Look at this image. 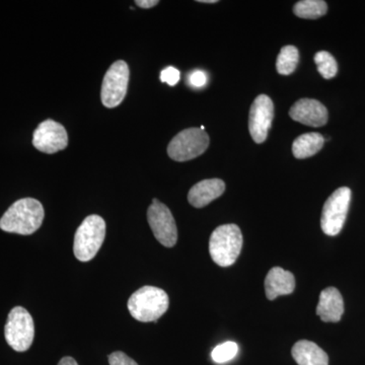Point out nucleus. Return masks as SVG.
<instances>
[{
	"label": "nucleus",
	"instance_id": "1",
	"mask_svg": "<svg viewBox=\"0 0 365 365\" xmlns=\"http://www.w3.org/2000/svg\"><path fill=\"white\" fill-rule=\"evenodd\" d=\"M44 216V208L37 199H20L2 216L0 228L11 234L32 235L42 225Z\"/></svg>",
	"mask_w": 365,
	"mask_h": 365
},
{
	"label": "nucleus",
	"instance_id": "2",
	"mask_svg": "<svg viewBox=\"0 0 365 365\" xmlns=\"http://www.w3.org/2000/svg\"><path fill=\"white\" fill-rule=\"evenodd\" d=\"M167 292L155 287H143L131 295L128 309L131 316L143 323L157 322L169 309Z\"/></svg>",
	"mask_w": 365,
	"mask_h": 365
},
{
	"label": "nucleus",
	"instance_id": "3",
	"mask_svg": "<svg viewBox=\"0 0 365 365\" xmlns=\"http://www.w3.org/2000/svg\"><path fill=\"white\" fill-rule=\"evenodd\" d=\"M242 235L237 225H223L216 228L209 240V253L220 267H230L239 258Z\"/></svg>",
	"mask_w": 365,
	"mask_h": 365
},
{
	"label": "nucleus",
	"instance_id": "4",
	"mask_svg": "<svg viewBox=\"0 0 365 365\" xmlns=\"http://www.w3.org/2000/svg\"><path fill=\"white\" fill-rule=\"evenodd\" d=\"M105 237V220L98 215L88 216L74 235L73 252L76 259L81 262L91 261L100 251Z\"/></svg>",
	"mask_w": 365,
	"mask_h": 365
},
{
	"label": "nucleus",
	"instance_id": "5",
	"mask_svg": "<svg viewBox=\"0 0 365 365\" xmlns=\"http://www.w3.org/2000/svg\"><path fill=\"white\" fill-rule=\"evenodd\" d=\"M4 336L7 344L18 352L26 351L32 346L35 326L32 316L21 307L11 309L7 318Z\"/></svg>",
	"mask_w": 365,
	"mask_h": 365
},
{
	"label": "nucleus",
	"instance_id": "6",
	"mask_svg": "<svg viewBox=\"0 0 365 365\" xmlns=\"http://www.w3.org/2000/svg\"><path fill=\"white\" fill-rule=\"evenodd\" d=\"M208 145V134L202 129H185L172 139L168 155L176 162H187L205 153Z\"/></svg>",
	"mask_w": 365,
	"mask_h": 365
},
{
	"label": "nucleus",
	"instance_id": "7",
	"mask_svg": "<svg viewBox=\"0 0 365 365\" xmlns=\"http://www.w3.org/2000/svg\"><path fill=\"white\" fill-rule=\"evenodd\" d=\"M350 201L351 190L347 187H341L324 204L321 227L327 235L334 237L342 230L349 210Z\"/></svg>",
	"mask_w": 365,
	"mask_h": 365
},
{
	"label": "nucleus",
	"instance_id": "8",
	"mask_svg": "<svg viewBox=\"0 0 365 365\" xmlns=\"http://www.w3.org/2000/svg\"><path fill=\"white\" fill-rule=\"evenodd\" d=\"M129 76V67L123 60H118L110 66L105 74L101 91V98L105 107L112 109L123 102L128 88Z\"/></svg>",
	"mask_w": 365,
	"mask_h": 365
},
{
	"label": "nucleus",
	"instance_id": "9",
	"mask_svg": "<svg viewBox=\"0 0 365 365\" xmlns=\"http://www.w3.org/2000/svg\"><path fill=\"white\" fill-rule=\"evenodd\" d=\"M148 220L151 230L163 246L172 248L178 241V230L174 216L165 204L153 199L148 210Z\"/></svg>",
	"mask_w": 365,
	"mask_h": 365
},
{
	"label": "nucleus",
	"instance_id": "10",
	"mask_svg": "<svg viewBox=\"0 0 365 365\" xmlns=\"http://www.w3.org/2000/svg\"><path fill=\"white\" fill-rule=\"evenodd\" d=\"M33 144L38 150L48 155L63 150L68 144L66 129L54 120H46L34 132Z\"/></svg>",
	"mask_w": 365,
	"mask_h": 365
},
{
	"label": "nucleus",
	"instance_id": "11",
	"mask_svg": "<svg viewBox=\"0 0 365 365\" xmlns=\"http://www.w3.org/2000/svg\"><path fill=\"white\" fill-rule=\"evenodd\" d=\"M274 117L272 100L266 95L258 96L251 106L249 130L256 143H263L267 139Z\"/></svg>",
	"mask_w": 365,
	"mask_h": 365
},
{
	"label": "nucleus",
	"instance_id": "12",
	"mask_svg": "<svg viewBox=\"0 0 365 365\" xmlns=\"http://www.w3.org/2000/svg\"><path fill=\"white\" fill-rule=\"evenodd\" d=\"M294 121L311 127H322L328 122V110L319 101L302 98L297 101L289 111Z\"/></svg>",
	"mask_w": 365,
	"mask_h": 365
},
{
	"label": "nucleus",
	"instance_id": "13",
	"mask_svg": "<svg viewBox=\"0 0 365 365\" xmlns=\"http://www.w3.org/2000/svg\"><path fill=\"white\" fill-rule=\"evenodd\" d=\"M344 314V302L339 290L328 287L319 294L317 314L325 323H338Z\"/></svg>",
	"mask_w": 365,
	"mask_h": 365
},
{
	"label": "nucleus",
	"instance_id": "14",
	"mask_svg": "<svg viewBox=\"0 0 365 365\" xmlns=\"http://www.w3.org/2000/svg\"><path fill=\"white\" fill-rule=\"evenodd\" d=\"M225 184L220 179L203 180L197 182L189 191L188 200L196 208L205 207L209 203L222 195Z\"/></svg>",
	"mask_w": 365,
	"mask_h": 365
},
{
	"label": "nucleus",
	"instance_id": "15",
	"mask_svg": "<svg viewBox=\"0 0 365 365\" xmlns=\"http://www.w3.org/2000/svg\"><path fill=\"white\" fill-rule=\"evenodd\" d=\"M294 274L281 267H274L269 271L265 279L266 297L268 299H277L280 295H287L294 292Z\"/></svg>",
	"mask_w": 365,
	"mask_h": 365
},
{
	"label": "nucleus",
	"instance_id": "16",
	"mask_svg": "<svg viewBox=\"0 0 365 365\" xmlns=\"http://www.w3.org/2000/svg\"><path fill=\"white\" fill-rule=\"evenodd\" d=\"M292 357L299 365H329V357L316 343L300 340L292 350Z\"/></svg>",
	"mask_w": 365,
	"mask_h": 365
},
{
	"label": "nucleus",
	"instance_id": "17",
	"mask_svg": "<svg viewBox=\"0 0 365 365\" xmlns=\"http://www.w3.org/2000/svg\"><path fill=\"white\" fill-rule=\"evenodd\" d=\"M325 143V138L322 134L312 132L302 134L295 139L292 144V153L299 160L311 158L318 153Z\"/></svg>",
	"mask_w": 365,
	"mask_h": 365
},
{
	"label": "nucleus",
	"instance_id": "18",
	"mask_svg": "<svg viewBox=\"0 0 365 365\" xmlns=\"http://www.w3.org/2000/svg\"><path fill=\"white\" fill-rule=\"evenodd\" d=\"M328 6L323 0H302L294 7L295 16L307 20H317L325 16Z\"/></svg>",
	"mask_w": 365,
	"mask_h": 365
},
{
	"label": "nucleus",
	"instance_id": "19",
	"mask_svg": "<svg viewBox=\"0 0 365 365\" xmlns=\"http://www.w3.org/2000/svg\"><path fill=\"white\" fill-rule=\"evenodd\" d=\"M299 53L294 46H285L281 49L276 62V69L281 76H289L297 69Z\"/></svg>",
	"mask_w": 365,
	"mask_h": 365
},
{
	"label": "nucleus",
	"instance_id": "20",
	"mask_svg": "<svg viewBox=\"0 0 365 365\" xmlns=\"http://www.w3.org/2000/svg\"><path fill=\"white\" fill-rule=\"evenodd\" d=\"M314 62L318 66L319 74L324 78L331 79L335 78L338 72V64L331 53L319 51L314 55Z\"/></svg>",
	"mask_w": 365,
	"mask_h": 365
},
{
	"label": "nucleus",
	"instance_id": "21",
	"mask_svg": "<svg viewBox=\"0 0 365 365\" xmlns=\"http://www.w3.org/2000/svg\"><path fill=\"white\" fill-rule=\"evenodd\" d=\"M237 350H239V347H237V343L228 341V342L216 346L211 352V357L216 364H225L237 356Z\"/></svg>",
	"mask_w": 365,
	"mask_h": 365
},
{
	"label": "nucleus",
	"instance_id": "22",
	"mask_svg": "<svg viewBox=\"0 0 365 365\" xmlns=\"http://www.w3.org/2000/svg\"><path fill=\"white\" fill-rule=\"evenodd\" d=\"M180 76L181 73L175 67H167L160 72V81L162 83H168L170 86H176L180 81Z\"/></svg>",
	"mask_w": 365,
	"mask_h": 365
},
{
	"label": "nucleus",
	"instance_id": "23",
	"mask_svg": "<svg viewBox=\"0 0 365 365\" xmlns=\"http://www.w3.org/2000/svg\"><path fill=\"white\" fill-rule=\"evenodd\" d=\"M110 365H138L128 355L121 351L112 353L109 356Z\"/></svg>",
	"mask_w": 365,
	"mask_h": 365
},
{
	"label": "nucleus",
	"instance_id": "24",
	"mask_svg": "<svg viewBox=\"0 0 365 365\" xmlns=\"http://www.w3.org/2000/svg\"><path fill=\"white\" fill-rule=\"evenodd\" d=\"M189 83L192 86L195 88H202L207 83V76L205 72L201 71H196L192 72L189 76Z\"/></svg>",
	"mask_w": 365,
	"mask_h": 365
},
{
	"label": "nucleus",
	"instance_id": "25",
	"mask_svg": "<svg viewBox=\"0 0 365 365\" xmlns=\"http://www.w3.org/2000/svg\"><path fill=\"white\" fill-rule=\"evenodd\" d=\"M160 4L158 0H136L135 4L141 9H151Z\"/></svg>",
	"mask_w": 365,
	"mask_h": 365
},
{
	"label": "nucleus",
	"instance_id": "26",
	"mask_svg": "<svg viewBox=\"0 0 365 365\" xmlns=\"http://www.w3.org/2000/svg\"><path fill=\"white\" fill-rule=\"evenodd\" d=\"M58 365H78V362L76 361V359H72V357H63Z\"/></svg>",
	"mask_w": 365,
	"mask_h": 365
},
{
	"label": "nucleus",
	"instance_id": "27",
	"mask_svg": "<svg viewBox=\"0 0 365 365\" xmlns=\"http://www.w3.org/2000/svg\"><path fill=\"white\" fill-rule=\"evenodd\" d=\"M198 2H201V4H216L217 0H199Z\"/></svg>",
	"mask_w": 365,
	"mask_h": 365
}]
</instances>
